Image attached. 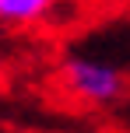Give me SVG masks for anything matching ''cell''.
<instances>
[{"mask_svg":"<svg viewBox=\"0 0 130 133\" xmlns=\"http://www.w3.org/2000/svg\"><path fill=\"white\" fill-rule=\"evenodd\" d=\"M53 7H56V0H0V25H7V28L35 25Z\"/></svg>","mask_w":130,"mask_h":133,"instance_id":"7a4b0ae2","label":"cell"},{"mask_svg":"<svg viewBox=\"0 0 130 133\" xmlns=\"http://www.w3.org/2000/svg\"><path fill=\"white\" fill-rule=\"evenodd\" d=\"M123 74L106 60L91 56H67L60 63V88L84 105H109L123 95Z\"/></svg>","mask_w":130,"mask_h":133,"instance_id":"6da1fadb","label":"cell"}]
</instances>
